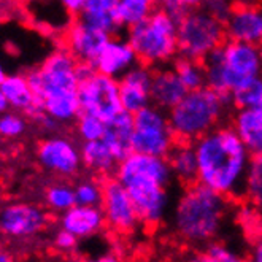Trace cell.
Listing matches in <instances>:
<instances>
[{
  "instance_id": "obj_1",
  "label": "cell",
  "mask_w": 262,
  "mask_h": 262,
  "mask_svg": "<svg viewBox=\"0 0 262 262\" xmlns=\"http://www.w3.org/2000/svg\"><path fill=\"white\" fill-rule=\"evenodd\" d=\"M197 183L224 197L245 189L253 154L246 149L232 126H221L194 143Z\"/></svg>"
},
{
  "instance_id": "obj_2",
  "label": "cell",
  "mask_w": 262,
  "mask_h": 262,
  "mask_svg": "<svg viewBox=\"0 0 262 262\" xmlns=\"http://www.w3.org/2000/svg\"><path fill=\"white\" fill-rule=\"evenodd\" d=\"M227 211L224 195L195 183L177 199L172 211L173 230L186 243L207 246L221 234Z\"/></svg>"
},
{
  "instance_id": "obj_3",
  "label": "cell",
  "mask_w": 262,
  "mask_h": 262,
  "mask_svg": "<svg viewBox=\"0 0 262 262\" xmlns=\"http://www.w3.org/2000/svg\"><path fill=\"white\" fill-rule=\"evenodd\" d=\"M207 88L218 94H230L254 78L262 76V48L257 45L226 41L205 60Z\"/></svg>"
},
{
  "instance_id": "obj_4",
  "label": "cell",
  "mask_w": 262,
  "mask_h": 262,
  "mask_svg": "<svg viewBox=\"0 0 262 262\" xmlns=\"http://www.w3.org/2000/svg\"><path fill=\"white\" fill-rule=\"evenodd\" d=\"M230 97L218 94L210 88L188 92L173 110L168 112L172 129L181 142H197L221 127V121L227 113Z\"/></svg>"
},
{
  "instance_id": "obj_5",
  "label": "cell",
  "mask_w": 262,
  "mask_h": 262,
  "mask_svg": "<svg viewBox=\"0 0 262 262\" xmlns=\"http://www.w3.org/2000/svg\"><path fill=\"white\" fill-rule=\"evenodd\" d=\"M127 41L142 66L161 69L178 56V24L156 8L145 23L127 30Z\"/></svg>"
},
{
  "instance_id": "obj_6",
  "label": "cell",
  "mask_w": 262,
  "mask_h": 262,
  "mask_svg": "<svg viewBox=\"0 0 262 262\" xmlns=\"http://www.w3.org/2000/svg\"><path fill=\"white\" fill-rule=\"evenodd\" d=\"M76 60L67 50H57L45 62L26 75L34 96L41 102L78 97L80 80L76 75Z\"/></svg>"
},
{
  "instance_id": "obj_7",
  "label": "cell",
  "mask_w": 262,
  "mask_h": 262,
  "mask_svg": "<svg viewBox=\"0 0 262 262\" xmlns=\"http://www.w3.org/2000/svg\"><path fill=\"white\" fill-rule=\"evenodd\" d=\"M224 24L214 19L202 7L194 8L178 24V54L191 60H204L224 45Z\"/></svg>"
},
{
  "instance_id": "obj_8",
  "label": "cell",
  "mask_w": 262,
  "mask_h": 262,
  "mask_svg": "<svg viewBox=\"0 0 262 262\" xmlns=\"http://www.w3.org/2000/svg\"><path fill=\"white\" fill-rule=\"evenodd\" d=\"M132 152L146 154L154 158H168L177 146V135L172 129L168 113L148 105L134 115Z\"/></svg>"
},
{
  "instance_id": "obj_9",
  "label": "cell",
  "mask_w": 262,
  "mask_h": 262,
  "mask_svg": "<svg viewBox=\"0 0 262 262\" xmlns=\"http://www.w3.org/2000/svg\"><path fill=\"white\" fill-rule=\"evenodd\" d=\"M78 97L81 113L96 116L106 124L124 112L121 105L118 80L108 78L97 72L80 83Z\"/></svg>"
},
{
  "instance_id": "obj_10",
  "label": "cell",
  "mask_w": 262,
  "mask_h": 262,
  "mask_svg": "<svg viewBox=\"0 0 262 262\" xmlns=\"http://www.w3.org/2000/svg\"><path fill=\"white\" fill-rule=\"evenodd\" d=\"M119 183L127 189L140 223L156 226L165 218L170 208V194L162 183L148 177H132Z\"/></svg>"
},
{
  "instance_id": "obj_11",
  "label": "cell",
  "mask_w": 262,
  "mask_h": 262,
  "mask_svg": "<svg viewBox=\"0 0 262 262\" xmlns=\"http://www.w3.org/2000/svg\"><path fill=\"white\" fill-rule=\"evenodd\" d=\"M100 208L103 210L105 221L116 232L127 234L140 224L135 205L122 184L113 178L103 184V200Z\"/></svg>"
},
{
  "instance_id": "obj_12",
  "label": "cell",
  "mask_w": 262,
  "mask_h": 262,
  "mask_svg": "<svg viewBox=\"0 0 262 262\" xmlns=\"http://www.w3.org/2000/svg\"><path fill=\"white\" fill-rule=\"evenodd\" d=\"M37 158L40 165L59 177H73L83 165L81 149L67 137H50L38 145Z\"/></svg>"
},
{
  "instance_id": "obj_13",
  "label": "cell",
  "mask_w": 262,
  "mask_h": 262,
  "mask_svg": "<svg viewBox=\"0 0 262 262\" xmlns=\"http://www.w3.org/2000/svg\"><path fill=\"white\" fill-rule=\"evenodd\" d=\"M48 224L46 211L34 204H8L0 210V232L11 238H29Z\"/></svg>"
},
{
  "instance_id": "obj_14",
  "label": "cell",
  "mask_w": 262,
  "mask_h": 262,
  "mask_svg": "<svg viewBox=\"0 0 262 262\" xmlns=\"http://www.w3.org/2000/svg\"><path fill=\"white\" fill-rule=\"evenodd\" d=\"M110 35L88 26L86 23L76 19L67 30L66 41L67 51L78 60L80 64L94 66L97 57L103 51L106 43L110 41Z\"/></svg>"
},
{
  "instance_id": "obj_15",
  "label": "cell",
  "mask_w": 262,
  "mask_h": 262,
  "mask_svg": "<svg viewBox=\"0 0 262 262\" xmlns=\"http://www.w3.org/2000/svg\"><path fill=\"white\" fill-rule=\"evenodd\" d=\"M119 83V97L122 110L129 115H137L151 105V83L152 70L142 64L127 72Z\"/></svg>"
},
{
  "instance_id": "obj_16",
  "label": "cell",
  "mask_w": 262,
  "mask_h": 262,
  "mask_svg": "<svg viewBox=\"0 0 262 262\" xmlns=\"http://www.w3.org/2000/svg\"><path fill=\"white\" fill-rule=\"evenodd\" d=\"M229 41L262 45V8L251 4L234 5L224 24Z\"/></svg>"
},
{
  "instance_id": "obj_17",
  "label": "cell",
  "mask_w": 262,
  "mask_h": 262,
  "mask_svg": "<svg viewBox=\"0 0 262 262\" xmlns=\"http://www.w3.org/2000/svg\"><path fill=\"white\" fill-rule=\"evenodd\" d=\"M115 173L118 181L132 177H148L158 180L167 188L170 186V183L175 178L167 158H154L138 152H130L124 161H121Z\"/></svg>"
},
{
  "instance_id": "obj_18",
  "label": "cell",
  "mask_w": 262,
  "mask_h": 262,
  "mask_svg": "<svg viewBox=\"0 0 262 262\" xmlns=\"http://www.w3.org/2000/svg\"><path fill=\"white\" fill-rule=\"evenodd\" d=\"M138 66V57L127 38H110L96 60V72L113 80H121L127 72Z\"/></svg>"
},
{
  "instance_id": "obj_19",
  "label": "cell",
  "mask_w": 262,
  "mask_h": 262,
  "mask_svg": "<svg viewBox=\"0 0 262 262\" xmlns=\"http://www.w3.org/2000/svg\"><path fill=\"white\" fill-rule=\"evenodd\" d=\"M188 91L181 84L172 67H161L152 72L151 103L164 112H170L186 97Z\"/></svg>"
},
{
  "instance_id": "obj_20",
  "label": "cell",
  "mask_w": 262,
  "mask_h": 262,
  "mask_svg": "<svg viewBox=\"0 0 262 262\" xmlns=\"http://www.w3.org/2000/svg\"><path fill=\"white\" fill-rule=\"evenodd\" d=\"M105 224V214L100 207L75 205L60 214V229L67 230L78 240L99 234Z\"/></svg>"
},
{
  "instance_id": "obj_21",
  "label": "cell",
  "mask_w": 262,
  "mask_h": 262,
  "mask_svg": "<svg viewBox=\"0 0 262 262\" xmlns=\"http://www.w3.org/2000/svg\"><path fill=\"white\" fill-rule=\"evenodd\" d=\"M0 86H2V91H4L10 106L27 113L29 116H32L37 121L41 116H45L43 103L34 96V92L30 89L26 76L8 75L5 81Z\"/></svg>"
},
{
  "instance_id": "obj_22",
  "label": "cell",
  "mask_w": 262,
  "mask_h": 262,
  "mask_svg": "<svg viewBox=\"0 0 262 262\" xmlns=\"http://www.w3.org/2000/svg\"><path fill=\"white\" fill-rule=\"evenodd\" d=\"M78 19L110 37L122 29L116 16V0H86Z\"/></svg>"
},
{
  "instance_id": "obj_23",
  "label": "cell",
  "mask_w": 262,
  "mask_h": 262,
  "mask_svg": "<svg viewBox=\"0 0 262 262\" xmlns=\"http://www.w3.org/2000/svg\"><path fill=\"white\" fill-rule=\"evenodd\" d=\"M132 132H134V116L122 112L113 121L106 124L103 137L105 145L110 148L118 162L124 161L132 152Z\"/></svg>"
},
{
  "instance_id": "obj_24",
  "label": "cell",
  "mask_w": 262,
  "mask_h": 262,
  "mask_svg": "<svg viewBox=\"0 0 262 262\" xmlns=\"http://www.w3.org/2000/svg\"><path fill=\"white\" fill-rule=\"evenodd\" d=\"M232 129L238 135L242 143L253 156L262 152V110L246 108L237 110L234 115Z\"/></svg>"
},
{
  "instance_id": "obj_25",
  "label": "cell",
  "mask_w": 262,
  "mask_h": 262,
  "mask_svg": "<svg viewBox=\"0 0 262 262\" xmlns=\"http://www.w3.org/2000/svg\"><path fill=\"white\" fill-rule=\"evenodd\" d=\"M81 149V161L83 165L91 170L92 173L97 175H110L113 172H116L118 167V161L113 156V152L110 151V148L105 145L103 140L99 142H89V143H83L80 146Z\"/></svg>"
},
{
  "instance_id": "obj_26",
  "label": "cell",
  "mask_w": 262,
  "mask_h": 262,
  "mask_svg": "<svg viewBox=\"0 0 262 262\" xmlns=\"http://www.w3.org/2000/svg\"><path fill=\"white\" fill-rule=\"evenodd\" d=\"M167 161L170 164L173 177L178 181L184 184H191L194 181L197 183V156H195L194 143H188V142L177 143L173 151L168 154Z\"/></svg>"
},
{
  "instance_id": "obj_27",
  "label": "cell",
  "mask_w": 262,
  "mask_h": 262,
  "mask_svg": "<svg viewBox=\"0 0 262 262\" xmlns=\"http://www.w3.org/2000/svg\"><path fill=\"white\" fill-rule=\"evenodd\" d=\"M156 7L149 0H116V16L121 27L132 29L145 23Z\"/></svg>"
},
{
  "instance_id": "obj_28",
  "label": "cell",
  "mask_w": 262,
  "mask_h": 262,
  "mask_svg": "<svg viewBox=\"0 0 262 262\" xmlns=\"http://www.w3.org/2000/svg\"><path fill=\"white\" fill-rule=\"evenodd\" d=\"M172 69H173L175 75L178 76V80L181 81V84L186 88L188 92L199 91V89L207 86V75H205L204 62L178 57L173 62Z\"/></svg>"
},
{
  "instance_id": "obj_29",
  "label": "cell",
  "mask_w": 262,
  "mask_h": 262,
  "mask_svg": "<svg viewBox=\"0 0 262 262\" xmlns=\"http://www.w3.org/2000/svg\"><path fill=\"white\" fill-rule=\"evenodd\" d=\"M186 262H248L243 256L230 248L224 242H213L205 246L204 251H195L189 254Z\"/></svg>"
},
{
  "instance_id": "obj_30",
  "label": "cell",
  "mask_w": 262,
  "mask_h": 262,
  "mask_svg": "<svg viewBox=\"0 0 262 262\" xmlns=\"http://www.w3.org/2000/svg\"><path fill=\"white\" fill-rule=\"evenodd\" d=\"M230 102L237 105L238 110L260 108L262 106V76L237 88L230 94Z\"/></svg>"
},
{
  "instance_id": "obj_31",
  "label": "cell",
  "mask_w": 262,
  "mask_h": 262,
  "mask_svg": "<svg viewBox=\"0 0 262 262\" xmlns=\"http://www.w3.org/2000/svg\"><path fill=\"white\" fill-rule=\"evenodd\" d=\"M45 202L50 210L66 213L76 205L75 189L67 183H56L45 192Z\"/></svg>"
},
{
  "instance_id": "obj_32",
  "label": "cell",
  "mask_w": 262,
  "mask_h": 262,
  "mask_svg": "<svg viewBox=\"0 0 262 262\" xmlns=\"http://www.w3.org/2000/svg\"><path fill=\"white\" fill-rule=\"evenodd\" d=\"M243 192L248 195L251 202L262 207V152L254 154L251 159L250 170L245 180Z\"/></svg>"
},
{
  "instance_id": "obj_33",
  "label": "cell",
  "mask_w": 262,
  "mask_h": 262,
  "mask_svg": "<svg viewBox=\"0 0 262 262\" xmlns=\"http://www.w3.org/2000/svg\"><path fill=\"white\" fill-rule=\"evenodd\" d=\"M75 199L76 205L81 207H100L103 200V186L96 180H81L76 183Z\"/></svg>"
},
{
  "instance_id": "obj_34",
  "label": "cell",
  "mask_w": 262,
  "mask_h": 262,
  "mask_svg": "<svg viewBox=\"0 0 262 262\" xmlns=\"http://www.w3.org/2000/svg\"><path fill=\"white\" fill-rule=\"evenodd\" d=\"M76 132H78L83 143L99 142V140H103V137H105L106 122L100 121L96 116L81 113L80 118L76 119Z\"/></svg>"
},
{
  "instance_id": "obj_35",
  "label": "cell",
  "mask_w": 262,
  "mask_h": 262,
  "mask_svg": "<svg viewBox=\"0 0 262 262\" xmlns=\"http://www.w3.org/2000/svg\"><path fill=\"white\" fill-rule=\"evenodd\" d=\"M26 130V119L18 113L0 115V137L16 138Z\"/></svg>"
},
{
  "instance_id": "obj_36",
  "label": "cell",
  "mask_w": 262,
  "mask_h": 262,
  "mask_svg": "<svg viewBox=\"0 0 262 262\" xmlns=\"http://www.w3.org/2000/svg\"><path fill=\"white\" fill-rule=\"evenodd\" d=\"M197 7V2H188V0H167L161 4V10H164L177 24H180Z\"/></svg>"
},
{
  "instance_id": "obj_37",
  "label": "cell",
  "mask_w": 262,
  "mask_h": 262,
  "mask_svg": "<svg viewBox=\"0 0 262 262\" xmlns=\"http://www.w3.org/2000/svg\"><path fill=\"white\" fill-rule=\"evenodd\" d=\"M200 7H202L207 13H210L214 19H218L223 24H226V21L229 19L230 13H232V8H234L232 4L224 2V0H208V2L200 4Z\"/></svg>"
},
{
  "instance_id": "obj_38",
  "label": "cell",
  "mask_w": 262,
  "mask_h": 262,
  "mask_svg": "<svg viewBox=\"0 0 262 262\" xmlns=\"http://www.w3.org/2000/svg\"><path fill=\"white\" fill-rule=\"evenodd\" d=\"M54 246L62 253H70L78 246V238L64 229H59L54 234Z\"/></svg>"
},
{
  "instance_id": "obj_39",
  "label": "cell",
  "mask_w": 262,
  "mask_h": 262,
  "mask_svg": "<svg viewBox=\"0 0 262 262\" xmlns=\"http://www.w3.org/2000/svg\"><path fill=\"white\" fill-rule=\"evenodd\" d=\"M84 2L86 0H64L62 2V7L70 13V14H75V16H80L83 8H84Z\"/></svg>"
},
{
  "instance_id": "obj_40",
  "label": "cell",
  "mask_w": 262,
  "mask_h": 262,
  "mask_svg": "<svg viewBox=\"0 0 262 262\" xmlns=\"http://www.w3.org/2000/svg\"><path fill=\"white\" fill-rule=\"evenodd\" d=\"M248 262H262V237H259L250 253V260Z\"/></svg>"
},
{
  "instance_id": "obj_41",
  "label": "cell",
  "mask_w": 262,
  "mask_h": 262,
  "mask_svg": "<svg viewBox=\"0 0 262 262\" xmlns=\"http://www.w3.org/2000/svg\"><path fill=\"white\" fill-rule=\"evenodd\" d=\"M89 262H121L119 257L116 254H102V256H97V257H92V259H88Z\"/></svg>"
},
{
  "instance_id": "obj_42",
  "label": "cell",
  "mask_w": 262,
  "mask_h": 262,
  "mask_svg": "<svg viewBox=\"0 0 262 262\" xmlns=\"http://www.w3.org/2000/svg\"><path fill=\"white\" fill-rule=\"evenodd\" d=\"M8 106H10V105H8V100H7V97H5V94H4L2 86H0V115L7 113Z\"/></svg>"
},
{
  "instance_id": "obj_43",
  "label": "cell",
  "mask_w": 262,
  "mask_h": 262,
  "mask_svg": "<svg viewBox=\"0 0 262 262\" xmlns=\"http://www.w3.org/2000/svg\"><path fill=\"white\" fill-rule=\"evenodd\" d=\"M0 262H16V260H14L10 251H7L5 248H0Z\"/></svg>"
},
{
  "instance_id": "obj_44",
  "label": "cell",
  "mask_w": 262,
  "mask_h": 262,
  "mask_svg": "<svg viewBox=\"0 0 262 262\" xmlns=\"http://www.w3.org/2000/svg\"><path fill=\"white\" fill-rule=\"evenodd\" d=\"M7 73H5V69H4V66H2V62H0V84H2L4 81H5V78H7Z\"/></svg>"
},
{
  "instance_id": "obj_45",
  "label": "cell",
  "mask_w": 262,
  "mask_h": 262,
  "mask_svg": "<svg viewBox=\"0 0 262 262\" xmlns=\"http://www.w3.org/2000/svg\"><path fill=\"white\" fill-rule=\"evenodd\" d=\"M70 262H89L88 259H73V260H70Z\"/></svg>"
},
{
  "instance_id": "obj_46",
  "label": "cell",
  "mask_w": 262,
  "mask_h": 262,
  "mask_svg": "<svg viewBox=\"0 0 262 262\" xmlns=\"http://www.w3.org/2000/svg\"><path fill=\"white\" fill-rule=\"evenodd\" d=\"M260 110H262V106H260Z\"/></svg>"
},
{
  "instance_id": "obj_47",
  "label": "cell",
  "mask_w": 262,
  "mask_h": 262,
  "mask_svg": "<svg viewBox=\"0 0 262 262\" xmlns=\"http://www.w3.org/2000/svg\"><path fill=\"white\" fill-rule=\"evenodd\" d=\"M260 48H262V45H260Z\"/></svg>"
}]
</instances>
